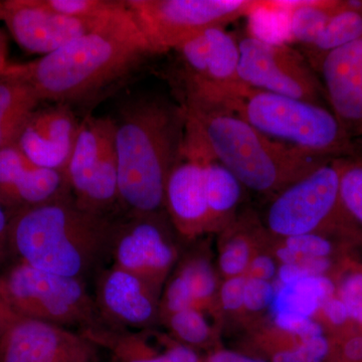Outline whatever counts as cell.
<instances>
[{
	"mask_svg": "<svg viewBox=\"0 0 362 362\" xmlns=\"http://www.w3.org/2000/svg\"><path fill=\"white\" fill-rule=\"evenodd\" d=\"M66 173L78 206L99 216L120 214L113 117L90 115L81 121Z\"/></svg>",
	"mask_w": 362,
	"mask_h": 362,
	"instance_id": "9",
	"label": "cell"
},
{
	"mask_svg": "<svg viewBox=\"0 0 362 362\" xmlns=\"http://www.w3.org/2000/svg\"><path fill=\"white\" fill-rule=\"evenodd\" d=\"M339 192L345 209L362 226V161L343 158Z\"/></svg>",
	"mask_w": 362,
	"mask_h": 362,
	"instance_id": "32",
	"label": "cell"
},
{
	"mask_svg": "<svg viewBox=\"0 0 362 362\" xmlns=\"http://www.w3.org/2000/svg\"><path fill=\"white\" fill-rule=\"evenodd\" d=\"M178 238L165 211L120 214L114 220L111 259L114 265L163 290L181 257Z\"/></svg>",
	"mask_w": 362,
	"mask_h": 362,
	"instance_id": "11",
	"label": "cell"
},
{
	"mask_svg": "<svg viewBox=\"0 0 362 362\" xmlns=\"http://www.w3.org/2000/svg\"><path fill=\"white\" fill-rule=\"evenodd\" d=\"M238 40L239 78L243 84L323 106L325 90L313 66L296 49L252 35Z\"/></svg>",
	"mask_w": 362,
	"mask_h": 362,
	"instance_id": "12",
	"label": "cell"
},
{
	"mask_svg": "<svg viewBox=\"0 0 362 362\" xmlns=\"http://www.w3.org/2000/svg\"><path fill=\"white\" fill-rule=\"evenodd\" d=\"M116 216L85 211L71 194L61 197L9 218V251L40 270L86 281L111 259Z\"/></svg>",
	"mask_w": 362,
	"mask_h": 362,
	"instance_id": "3",
	"label": "cell"
},
{
	"mask_svg": "<svg viewBox=\"0 0 362 362\" xmlns=\"http://www.w3.org/2000/svg\"><path fill=\"white\" fill-rule=\"evenodd\" d=\"M9 216L0 204V264L6 259L9 251Z\"/></svg>",
	"mask_w": 362,
	"mask_h": 362,
	"instance_id": "40",
	"label": "cell"
},
{
	"mask_svg": "<svg viewBox=\"0 0 362 362\" xmlns=\"http://www.w3.org/2000/svg\"><path fill=\"white\" fill-rule=\"evenodd\" d=\"M271 311L292 312L315 318L326 300L335 295V286L328 276H309L296 282L276 287Z\"/></svg>",
	"mask_w": 362,
	"mask_h": 362,
	"instance_id": "26",
	"label": "cell"
},
{
	"mask_svg": "<svg viewBox=\"0 0 362 362\" xmlns=\"http://www.w3.org/2000/svg\"><path fill=\"white\" fill-rule=\"evenodd\" d=\"M40 104L30 86L0 75V149L13 144L26 119Z\"/></svg>",
	"mask_w": 362,
	"mask_h": 362,
	"instance_id": "24",
	"label": "cell"
},
{
	"mask_svg": "<svg viewBox=\"0 0 362 362\" xmlns=\"http://www.w3.org/2000/svg\"><path fill=\"white\" fill-rule=\"evenodd\" d=\"M206 143L187 116V128L180 156L166 181L164 207L180 239L192 242L211 233L204 185Z\"/></svg>",
	"mask_w": 362,
	"mask_h": 362,
	"instance_id": "13",
	"label": "cell"
},
{
	"mask_svg": "<svg viewBox=\"0 0 362 362\" xmlns=\"http://www.w3.org/2000/svg\"><path fill=\"white\" fill-rule=\"evenodd\" d=\"M271 235L268 232L266 240L255 254L254 258L250 263L246 273L247 278L259 279L275 283L277 280L279 263L272 254L269 244H270Z\"/></svg>",
	"mask_w": 362,
	"mask_h": 362,
	"instance_id": "38",
	"label": "cell"
},
{
	"mask_svg": "<svg viewBox=\"0 0 362 362\" xmlns=\"http://www.w3.org/2000/svg\"><path fill=\"white\" fill-rule=\"evenodd\" d=\"M245 285L246 276L223 279L218 290V304L221 315L232 317L233 319L245 320Z\"/></svg>",
	"mask_w": 362,
	"mask_h": 362,
	"instance_id": "35",
	"label": "cell"
},
{
	"mask_svg": "<svg viewBox=\"0 0 362 362\" xmlns=\"http://www.w3.org/2000/svg\"><path fill=\"white\" fill-rule=\"evenodd\" d=\"M335 295L344 305L352 320L362 328V263L354 256L345 257L330 276Z\"/></svg>",
	"mask_w": 362,
	"mask_h": 362,
	"instance_id": "29",
	"label": "cell"
},
{
	"mask_svg": "<svg viewBox=\"0 0 362 362\" xmlns=\"http://www.w3.org/2000/svg\"><path fill=\"white\" fill-rule=\"evenodd\" d=\"M207 106L226 109L267 137L313 156L345 158L354 154L352 138L333 112L320 105L242 83Z\"/></svg>",
	"mask_w": 362,
	"mask_h": 362,
	"instance_id": "5",
	"label": "cell"
},
{
	"mask_svg": "<svg viewBox=\"0 0 362 362\" xmlns=\"http://www.w3.org/2000/svg\"><path fill=\"white\" fill-rule=\"evenodd\" d=\"M362 37V1L342 0L341 6L332 18L315 42L307 47L309 63L320 66L322 59L335 49Z\"/></svg>",
	"mask_w": 362,
	"mask_h": 362,
	"instance_id": "25",
	"label": "cell"
},
{
	"mask_svg": "<svg viewBox=\"0 0 362 362\" xmlns=\"http://www.w3.org/2000/svg\"><path fill=\"white\" fill-rule=\"evenodd\" d=\"M95 347L80 332L18 316L0 337V362H90Z\"/></svg>",
	"mask_w": 362,
	"mask_h": 362,
	"instance_id": "15",
	"label": "cell"
},
{
	"mask_svg": "<svg viewBox=\"0 0 362 362\" xmlns=\"http://www.w3.org/2000/svg\"><path fill=\"white\" fill-rule=\"evenodd\" d=\"M221 232L218 259L221 277L246 275L252 259L268 235V230L249 216L233 220Z\"/></svg>",
	"mask_w": 362,
	"mask_h": 362,
	"instance_id": "21",
	"label": "cell"
},
{
	"mask_svg": "<svg viewBox=\"0 0 362 362\" xmlns=\"http://www.w3.org/2000/svg\"><path fill=\"white\" fill-rule=\"evenodd\" d=\"M185 110V109H183ZM207 148L243 187L275 197L330 159L275 141L221 107L187 109Z\"/></svg>",
	"mask_w": 362,
	"mask_h": 362,
	"instance_id": "4",
	"label": "cell"
},
{
	"mask_svg": "<svg viewBox=\"0 0 362 362\" xmlns=\"http://www.w3.org/2000/svg\"><path fill=\"white\" fill-rule=\"evenodd\" d=\"M204 168L211 233L220 232L235 220L233 216L242 199L244 187L225 165L214 158L206 144Z\"/></svg>",
	"mask_w": 362,
	"mask_h": 362,
	"instance_id": "22",
	"label": "cell"
},
{
	"mask_svg": "<svg viewBox=\"0 0 362 362\" xmlns=\"http://www.w3.org/2000/svg\"><path fill=\"white\" fill-rule=\"evenodd\" d=\"M343 158L330 159L274 197L265 228L275 238L324 235L356 250L362 247V226L340 197Z\"/></svg>",
	"mask_w": 362,
	"mask_h": 362,
	"instance_id": "6",
	"label": "cell"
},
{
	"mask_svg": "<svg viewBox=\"0 0 362 362\" xmlns=\"http://www.w3.org/2000/svg\"><path fill=\"white\" fill-rule=\"evenodd\" d=\"M319 70L333 114L350 137L362 135V37L328 54Z\"/></svg>",
	"mask_w": 362,
	"mask_h": 362,
	"instance_id": "19",
	"label": "cell"
},
{
	"mask_svg": "<svg viewBox=\"0 0 362 362\" xmlns=\"http://www.w3.org/2000/svg\"><path fill=\"white\" fill-rule=\"evenodd\" d=\"M331 356L329 362H362V329L361 326L329 338Z\"/></svg>",
	"mask_w": 362,
	"mask_h": 362,
	"instance_id": "36",
	"label": "cell"
},
{
	"mask_svg": "<svg viewBox=\"0 0 362 362\" xmlns=\"http://www.w3.org/2000/svg\"><path fill=\"white\" fill-rule=\"evenodd\" d=\"M154 54L127 6L52 54L28 63L9 64L1 75L30 86L40 102L71 106L94 101Z\"/></svg>",
	"mask_w": 362,
	"mask_h": 362,
	"instance_id": "1",
	"label": "cell"
},
{
	"mask_svg": "<svg viewBox=\"0 0 362 362\" xmlns=\"http://www.w3.org/2000/svg\"><path fill=\"white\" fill-rule=\"evenodd\" d=\"M0 288L18 316L80 331L100 322L84 280L18 262L0 276Z\"/></svg>",
	"mask_w": 362,
	"mask_h": 362,
	"instance_id": "7",
	"label": "cell"
},
{
	"mask_svg": "<svg viewBox=\"0 0 362 362\" xmlns=\"http://www.w3.org/2000/svg\"><path fill=\"white\" fill-rule=\"evenodd\" d=\"M162 290L114 265L97 275L96 304L100 322L115 329L144 331L160 324Z\"/></svg>",
	"mask_w": 362,
	"mask_h": 362,
	"instance_id": "14",
	"label": "cell"
},
{
	"mask_svg": "<svg viewBox=\"0 0 362 362\" xmlns=\"http://www.w3.org/2000/svg\"><path fill=\"white\" fill-rule=\"evenodd\" d=\"M4 1H0V21H4Z\"/></svg>",
	"mask_w": 362,
	"mask_h": 362,
	"instance_id": "43",
	"label": "cell"
},
{
	"mask_svg": "<svg viewBox=\"0 0 362 362\" xmlns=\"http://www.w3.org/2000/svg\"><path fill=\"white\" fill-rule=\"evenodd\" d=\"M342 0L312 1H266V7H287L289 33L293 40L305 47H311L328 21L341 6Z\"/></svg>",
	"mask_w": 362,
	"mask_h": 362,
	"instance_id": "27",
	"label": "cell"
},
{
	"mask_svg": "<svg viewBox=\"0 0 362 362\" xmlns=\"http://www.w3.org/2000/svg\"><path fill=\"white\" fill-rule=\"evenodd\" d=\"M171 274L176 276L192 297L194 309L221 320L218 290L221 282L209 255L192 251L180 257Z\"/></svg>",
	"mask_w": 362,
	"mask_h": 362,
	"instance_id": "23",
	"label": "cell"
},
{
	"mask_svg": "<svg viewBox=\"0 0 362 362\" xmlns=\"http://www.w3.org/2000/svg\"><path fill=\"white\" fill-rule=\"evenodd\" d=\"M7 42L6 35L0 30V75L4 73V70L9 65L7 61Z\"/></svg>",
	"mask_w": 362,
	"mask_h": 362,
	"instance_id": "42",
	"label": "cell"
},
{
	"mask_svg": "<svg viewBox=\"0 0 362 362\" xmlns=\"http://www.w3.org/2000/svg\"><path fill=\"white\" fill-rule=\"evenodd\" d=\"M361 329H362V328H361Z\"/></svg>",
	"mask_w": 362,
	"mask_h": 362,
	"instance_id": "44",
	"label": "cell"
},
{
	"mask_svg": "<svg viewBox=\"0 0 362 362\" xmlns=\"http://www.w3.org/2000/svg\"><path fill=\"white\" fill-rule=\"evenodd\" d=\"M273 324L280 329L299 338L313 337L325 333L322 326L311 317L292 313L278 312L273 314Z\"/></svg>",
	"mask_w": 362,
	"mask_h": 362,
	"instance_id": "37",
	"label": "cell"
},
{
	"mask_svg": "<svg viewBox=\"0 0 362 362\" xmlns=\"http://www.w3.org/2000/svg\"><path fill=\"white\" fill-rule=\"evenodd\" d=\"M176 341L187 345L190 349L206 347L216 339V330L209 324L206 313L189 308L175 312L160 319Z\"/></svg>",
	"mask_w": 362,
	"mask_h": 362,
	"instance_id": "28",
	"label": "cell"
},
{
	"mask_svg": "<svg viewBox=\"0 0 362 362\" xmlns=\"http://www.w3.org/2000/svg\"><path fill=\"white\" fill-rule=\"evenodd\" d=\"M114 16L103 20H83L52 11L44 0L4 1V21L14 40L25 51L42 57L96 30Z\"/></svg>",
	"mask_w": 362,
	"mask_h": 362,
	"instance_id": "16",
	"label": "cell"
},
{
	"mask_svg": "<svg viewBox=\"0 0 362 362\" xmlns=\"http://www.w3.org/2000/svg\"><path fill=\"white\" fill-rule=\"evenodd\" d=\"M275 283L246 277L245 285V322L250 319H259L266 310L270 309L276 296Z\"/></svg>",
	"mask_w": 362,
	"mask_h": 362,
	"instance_id": "33",
	"label": "cell"
},
{
	"mask_svg": "<svg viewBox=\"0 0 362 362\" xmlns=\"http://www.w3.org/2000/svg\"><path fill=\"white\" fill-rule=\"evenodd\" d=\"M277 239L292 252L311 258L341 259L345 257L352 256V252L354 251L352 247L343 243L315 233Z\"/></svg>",
	"mask_w": 362,
	"mask_h": 362,
	"instance_id": "30",
	"label": "cell"
},
{
	"mask_svg": "<svg viewBox=\"0 0 362 362\" xmlns=\"http://www.w3.org/2000/svg\"><path fill=\"white\" fill-rule=\"evenodd\" d=\"M71 194L66 173L37 166L16 145L0 149V204L9 218Z\"/></svg>",
	"mask_w": 362,
	"mask_h": 362,
	"instance_id": "17",
	"label": "cell"
},
{
	"mask_svg": "<svg viewBox=\"0 0 362 362\" xmlns=\"http://www.w3.org/2000/svg\"><path fill=\"white\" fill-rule=\"evenodd\" d=\"M113 119L120 214L165 211L166 181L185 139V111L180 104L148 95L124 102Z\"/></svg>",
	"mask_w": 362,
	"mask_h": 362,
	"instance_id": "2",
	"label": "cell"
},
{
	"mask_svg": "<svg viewBox=\"0 0 362 362\" xmlns=\"http://www.w3.org/2000/svg\"><path fill=\"white\" fill-rule=\"evenodd\" d=\"M173 52L176 61L173 78L183 109L206 106L242 84L239 40L225 28H207Z\"/></svg>",
	"mask_w": 362,
	"mask_h": 362,
	"instance_id": "10",
	"label": "cell"
},
{
	"mask_svg": "<svg viewBox=\"0 0 362 362\" xmlns=\"http://www.w3.org/2000/svg\"><path fill=\"white\" fill-rule=\"evenodd\" d=\"M80 126L70 105L37 107L26 119L13 144L37 166L66 173Z\"/></svg>",
	"mask_w": 362,
	"mask_h": 362,
	"instance_id": "18",
	"label": "cell"
},
{
	"mask_svg": "<svg viewBox=\"0 0 362 362\" xmlns=\"http://www.w3.org/2000/svg\"><path fill=\"white\" fill-rule=\"evenodd\" d=\"M151 330L115 329L98 323L80 333L96 346L108 349L116 362H204L194 349L173 337L166 338L163 350L157 349L150 341Z\"/></svg>",
	"mask_w": 362,
	"mask_h": 362,
	"instance_id": "20",
	"label": "cell"
},
{
	"mask_svg": "<svg viewBox=\"0 0 362 362\" xmlns=\"http://www.w3.org/2000/svg\"><path fill=\"white\" fill-rule=\"evenodd\" d=\"M314 319L322 326L329 338L337 337L358 326L352 320L344 305L337 295H333L324 302Z\"/></svg>",
	"mask_w": 362,
	"mask_h": 362,
	"instance_id": "34",
	"label": "cell"
},
{
	"mask_svg": "<svg viewBox=\"0 0 362 362\" xmlns=\"http://www.w3.org/2000/svg\"><path fill=\"white\" fill-rule=\"evenodd\" d=\"M57 13L83 18L103 20L126 8L125 0H44Z\"/></svg>",
	"mask_w": 362,
	"mask_h": 362,
	"instance_id": "31",
	"label": "cell"
},
{
	"mask_svg": "<svg viewBox=\"0 0 362 362\" xmlns=\"http://www.w3.org/2000/svg\"><path fill=\"white\" fill-rule=\"evenodd\" d=\"M204 362H267L262 359L252 358V357L243 356L237 352L228 350H216L206 357Z\"/></svg>",
	"mask_w": 362,
	"mask_h": 362,
	"instance_id": "39",
	"label": "cell"
},
{
	"mask_svg": "<svg viewBox=\"0 0 362 362\" xmlns=\"http://www.w3.org/2000/svg\"><path fill=\"white\" fill-rule=\"evenodd\" d=\"M126 4L156 54L264 8V1L252 0H126Z\"/></svg>",
	"mask_w": 362,
	"mask_h": 362,
	"instance_id": "8",
	"label": "cell"
},
{
	"mask_svg": "<svg viewBox=\"0 0 362 362\" xmlns=\"http://www.w3.org/2000/svg\"><path fill=\"white\" fill-rule=\"evenodd\" d=\"M18 317L0 288V337Z\"/></svg>",
	"mask_w": 362,
	"mask_h": 362,
	"instance_id": "41",
	"label": "cell"
}]
</instances>
